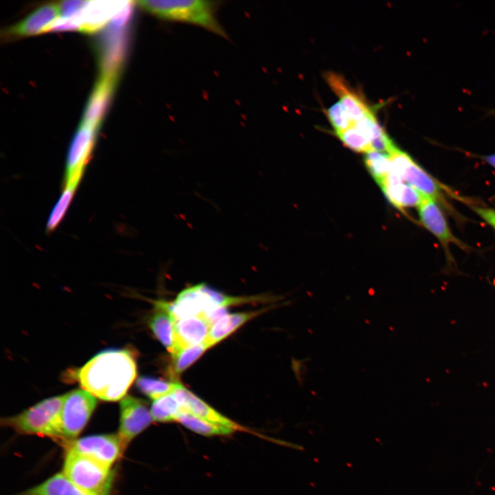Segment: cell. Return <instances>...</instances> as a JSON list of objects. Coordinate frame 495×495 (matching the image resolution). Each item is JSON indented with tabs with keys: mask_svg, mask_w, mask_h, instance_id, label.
Returning <instances> with one entry per match:
<instances>
[{
	"mask_svg": "<svg viewBox=\"0 0 495 495\" xmlns=\"http://www.w3.org/2000/svg\"><path fill=\"white\" fill-rule=\"evenodd\" d=\"M136 363L126 350L103 351L76 370L72 375L82 389L108 402L124 398L136 377Z\"/></svg>",
	"mask_w": 495,
	"mask_h": 495,
	"instance_id": "cell-1",
	"label": "cell"
},
{
	"mask_svg": "<svg viewBox=\"0 0 495 495\" xmlns=\"http://www.w3.org/2000/svg\"><path fill=\"white\" fill-rule=\"evenodd\" d=\"M63 399L64 395L45 399L19 415L2 418L1 424L20 434L64 441L61 426Z\"/></svg>",
	"mask_w": 495,
	"mask_h": 495,
	"instance_id": "cell-2",
	"label": "cell"
},
{
	"mask_svg": "<svg viewBox=\"0 0 495 495\" xmlns=\"http://www.w3.org/2000/svg\"><path fill=\"white\" fill-rule=\"evenodd\" d=\"M150 13L166 20L189 23L223 36L216 16L214 2L203 0L135 1Z\"/></svg>",
	"mask_w": 495,
	"mask_h": 495,
	"instance_id": "cell-3",
	"label": "cell"
},
{
	"mask_svg": "<svg viewBox=\"0 0 495 495\" xmlns=\"http://www.w3.org/2000/svg\"><path fill=\"white\" fill-rule=\"evenodd\" d=\"M63 473L89 495H109L113 477L111 468L90 457L67 450Z\"/></svg>",
	"mask_w": 495,
	"mask_h": 495,
	"instance_id": "cell-4",
	"label": "cell"
},
{
	"mask_svg": "<svg viewBox=\"0 0 495 495\" xmlns=\"http://www.w3.org/2000/svg\"><path fill=\"white\" fill-rule=\"evenodd\" d=\"M96 397L84 389L64 395L61 426L64 441H73L82 430L96 406Z\"/></svg>",
	"mask_w": 495,
	"mask_h": 495,
	"instance_id": "cell-5",
	"label": "cell"
},
{
	"mask_svg": "<svg viewBox=\"0 0 495 495\" xmlns=\"http://www.w3.org/2000/svg\"><path fill=\"white\" fill-rule=\"evenodd\" d=\"M219 292L205 283H199L182 290L168 309L176 320L209 313L218 307Z\"/></svg>",
	"mask_w": 495,
	"mask_h": 495,
	"instance_id": "cell-6",
	"label": "cell"
},
{
	"mask_svg": "<svg viewBox=\"0 0 495 495\" xmlns=\"http://www.w3.org/2000/svg\"><path fill=\"white\" fill-rule=\"evenodd\" d=\"M391 171L406 182L422 195L435 201L439 199L437 182L406 153L397 148L390 155Z\"/></svg>",
	"mask_w": 495,
	"mask_h": 495,
	"instance_id": "cell-7",
	"label": "cell"
},
{
	"mask_svg": "<svg viewBox=\"0 0 495 495\" xmlns=\"http://www.w3.org/2000/svg\"><path fill=\"white\" fill-rule=\"evenodd\" d=\"M96 131L81 125L74 135L67 155L64 184L80 182L93 151Z\"/></svg>",
	"mask_w": 495,
	"mask_h": 495,
	"instance_id": "cell-8",
	"label": "cell"
},
{
	"mask_svg": "<svg viewBox=\"0 0 495 495\" xmlns=\"http://www.w3.org/2000/svg\"><path fill=\"white\" fill-rule=\"evenodd\" d=\"M152 421L151 412L141 399L131 396L122 398L118 433L122 450Z\"/></svg>",
	"mask_w": 495,
	"mask_h": 495,
	"instance_id": "cell-9",
	"label": "cell"
},
{
	"mask_svg": "<svg viewBox=\"0 0 495 495\" xmlns=\"http://www.w3.org/2000/svg\"><path fill=\"white\" fill-rule=\"evenodd\" d=\"M66 446L67 450L90 457L109 468L123 452L118 434L87 436L67 441Z\"/></svg>",
	"mask_w": 495,
	"mask_h": 495,
	"instance_id": "cell-10",
	"label": "cell"
},
{
	"mask_svg": "<svg viewBox=\"0 0 495 495\" xmlns=\"http://www.w3.org/2000/svg\"><path fill=\"white\" fill-rule=\"evenodd\" d=\"M324 79L355 123L366 116L375 115L363 96L353 89L340 74L328 72L324 74Z\"/></svg>",
	"mask_w": 495,
	"mask_h": 495,
	"instance_id": "cell-11",
	"label": "cell"
},
{
	"mask_svg": "<svg viewBox=\"0 0 495 495\" xmlns=\"http://www.w3.org/2000/svg\"><path fill=\"white\" fill-rule=\"evenodd\" d=\"M212 324L205 315L182 318L175 321V350L172 356L182 349L204 342Z\"/></svg>",
	"mask_w": 495,
	"mask_h": 495,
	"instance_id": "cell-12",
	"label": "cell"
},
{
	"mask_svg": "<svg viewBox=\"0 0 495 495\" xmlns=\"http://www.w3.org/2000/svg\"><path fill=\"white\" fill-rule=\"evenodd\" d=\"M117 77L101 75L88 100L82 125L97 129L109 104Z\"/></svg>",
	"mask_w": 495,
	"mask_h": 495,
	"instance_id": "cell-13",
	"label": "cell"
},
{
	"mask_svg": "<svg viewBox=\"0 0 495 495\" xmlns=\"http://www.w3.org/2000/svg\"><path fill=\"white\" fill-rule=\"evenodd\" d=\"M129 1H89L78 18L81 23L80 31L92 33L102 28Z\"/></svg>",
	"mask_w": 495,
	"mask_h": 495,
	"instance_id": "cell-14",
	"label": "cell"
},
{
	"mask_svg": "<svg viewBox=\"0 0 495 495\" xmlns=\"http://www.w3.org/2000/svg\"><path fill=\"white\" fill-rule=\"evenodd\" d=\"M60 17L58 4L50 3L43 6L19 23L8 30V34L14 36H24L47 32L49 28Z\"/></svg>",
	"mask_w": 495,
	"mask_h": 495,
	"instance_id": "cell-15",
	"label": "cell"
},
{
	"mask_svg": "<svg viewBox=\"0 0 495 495\" xmlns=\"http://www.w3.org/2000/svg\"><path fill=\"white\" fill-rule=\"evenodd\" d=\"M174 393L182 408L188 412L212 423L228 427L235 431L241 428L239 424L215 410L186 388L181 383L179 384Z\"/></svg>",
	"mask_w": 495,
	"mask_h": 495,
	"instance_id": "cell-16",
	"label": "cell"
},
{
	"mask_svg": "<svg viewBox=\"0 0 495 495\" xmlns=\"http://www.w3.org/2000/svg\"><path fill=\"white\" fill-rule=\"evenodd\" d=\"M419 208V215L423 225L445 245L450 243L459 244L452 234L446 220L435 200L424 196Z\"/></svg>",
	"mask_w": 495,
	"mask_h": 495,
	"instance_id": "cell-17",
	"label": "cell"
},
{
	"mask_svg": "<svg viewBox=\"0 0 495 495\" xmlns=\"http://www.w3.org/2000/svg\"><path fill=\"white\" fill-rule=\"evenodd\" d=\"M387 199L398 209L418 207L424 195L390 172L380 185Z\"/></svg>",
	"mask_w": 495,
	"mask_h": 495,
	"instance_id": "cell-18",
	"label": "cell"
},
{
	"mask_svg": "<svg viewBox=\"0 0 495 495\" xmlns=\"http://www.w3.org/2000/svg\"><path fill=\"white\" fill-rule=\"evenodd\" d=\"M155 311L149 320V327L155 337L171 353L175 350L176 320L168 309V303L157 302Z\"/></svg>",
	"mask_w": 495,
	"mask_h": 495,
	"instance_id": "cell-19",
	"label": "cell"
},
{
	"mask_svg": "<svg viewBox=\"0 0 495 495\" xmlns=\"http://www.w3.org/2000/svg\"><path fill=\"white\" fill-rule=\"evenodd\" d=\"M122 28L111 25L101 58L102 75L118 76L124 52V36Z\"/></svg>",
	"mask_w": 495,
	"mask_h": 495,
	"instance_id": "cell-20",
	"label": "cell"
},
{
	"mask_svg": "<svg viewBox=\"0 0 495 495\" xmlns=\"http://www.w3.org/2000/svg\"><path fill=\"white\" fill-rule=\"evenodd\" d=\"M264 311H265V309L224 315L212 326L206 342L212 347L228 337L247 321Z\"/></svg>",
	"mask_w": 495,
	"mask_h": 495,
	"instance_id": "cell-21",
	"label": "cell"
},
{
	"mask_svg": "<svg viewBox=\"0 0 495 495\" xmlns=\"http://www.w3.org/2000/svg\"><path fill=\"white\" fill-rule=\"evenodd\" d=\"M15 495H89L79 489L63 473H58L43 483Z\"/></svg>",
	"mask_w": 495,
	"mask_h": 495,
	"instance_id": "cell-22",
	"label": "cell"
},
{
	"mask_svg": "<svg viewBox=\"0 0 495 495\" xmlns=\"http://www.w3.org/2000/svg\"><path fill=\"white\" fill-rule=\"evenodd\" d=\"M176 421L188 429L204 436H225L235 432L232 428L200 418L184 409L178 415Z\"/></svg>",
	"mask_w": 495,
	"mask_h": 495,
	"instance_id": "cell-23",
	"label": "cell"
},
{
	"mask_svg": "<svg viewBox=\"0 0 495 495\" xmlns=\"http://www.w3.org/2000/svg\"><path fill=\"white\" fill-rule=\"evenodd\" d=\"M182 410L180 402L173 393L153 400L150 412L153 421L170 422L176 421Z\"/></svg>",
	"mask_w": 495,
	"mask_h": 495,
	"instance_id": "cell-24",
	"label": "cell"
},
{
	"mask_svg": "<svg viewBox=\"0 0 495 495\" xmlns=\"http://www.w3.org/2000/svg\"><path fill=\"white\" fill-rule=\"evenodd\" d=\"M80 183L64 184L61 195L52 208L46 224V231L52 232L59 225L67 212Z\"/></svg>",
	"mask_w": 495,
	"mask_h": 495,
	"instance_id": "cell-25",
	"label": "cell"
},
{
	"mask_svg": "<svg viewBox=\"0 0 495 495\" xmlns=\"http://www.w3.org/2000/svg\"><path fill=\"white\" fill-rule=\"evenodd\" d=\"M364 164L379 186L392 169L390 156L375 151H371L365 153Z\"/></svg>",
	"mask_w": 495,
	"mask_h": 495,
	"instance_id": "cell-26",
	"label": "cell"
},
{
	"mask_svg": "<svg viewBox=\"0 0 495 495\" xmlns=\"http://www.w3.org/2000/svg\"><path fill=\"white\" fill-rule=\"evenodd\" d=\"M178 382H166L149 377H140L137 380L138 389L153 400L173 393L179 386Z\"/></svg>",
	"mask_w": 495,
	"mask_h": 495,
	"instance_id": "cell-27",
	"label": "cell"
},
{
	"mask_svg": "<svg viewBox=\"0 0 495 495\" xmlns=\"http://www.w3.org/2000/svg\"><path fill=\"white\" fill-rule=\"evenodd\" d=\"M210 347L205 341L200 344L182 349L173 355L172 370L173 373L175 375L182 373Z\"/></svg>",
	"mask_w": 495,
	"mask_h": 495,
	"instance_id": "cell-28",
	"label": "cell"
},
{
	"mask_svg": "<svg viewBox=\"0 0 495 495\" xmlns=\"http://www.w3.org/2000/svg\"><path fill=\"white\" fill-rule=\"evenodd\" d=\"M336 134L346 147L354 151L366 153L372 151L370 142L355 126V124L351 128Z\"/></svg>",
	"mask_w": 495,
	"mask_h": 495,
	"instance_id": "cell-29",
	"label": "cell"
},
{
	"mask_svg": "<svg viewBox=\"0 0 495 495\" xmlns=\"http://www.w3.org/2000/svg\"><path fill=\"white\" fill-rule=\"evenodd\" d=\"M326 113L336 133L342 132L355 124L340 102L331 105Z\"/></svg>",
	"mask_w": 495,
	"mask_h": 495,
	"instance_id": "cell-30",
	"label": "cell"
},
{
	"mask_svg": "<svg viewBox=\"0 0 495 495\" xmlns=\"http://www.w3.org/2000/svg\"><path fill=\"white\" fill-rule=\"evenodd\" d=\"M89 1H65L58 4L60 18H73L78 16Z\"/></svg>",
	"mask_w": 495,
	"mask_h": 495,
	"instance_id": "cell-31",
	"label": "cell"
},
{
	"mask_svg": "<svg viewBox=\"0 0 495 495\" xmlns=\"http://www.w3.org/2000/svg\"><path fill=\"white\" fill-rule=\"evenodd\" d=\"M81 23L78 16L73 18H60L59 17L49 28L47 32H61L68 30H79L80 31Z\"/></svg>",
	"mask_w": 495,
	"mask_h": 495,
	"instance_id": "cell-32",
	"label": "cell"
},
{
	"mask_svg": "<svg viewBox=\"0 0 495 495\" xmlns=\"http://www.w3.org/2000/svg\"><path fill=\"white\" fill-rule=\"evenodd\" d=\"M475 212L495 229V210L487 208L474 207Z\"/></svg>",
	"mask_w": 495,
	"mask_h": 495,
	"instance_id": "cell-33",
	"label": "cell"
},
{
	"mask_svg": "<svg viewBox=\"0 0 495 495\" xmlns=\"http://www.w3.org/2000/svg\"><path fill=\"white\" fill-rule=\"evenodd\" d=\"M482 158L489 164L495 168V154L483 156Z\"/></svg>",
	"mask_w": 495,
	"mask_h": 495,
	"instance_id": "cell-34",
	"label": "cell"
},
{
	"mask_svg": "<svg viewBox=\"0 0 495 495\" xmlns=\"http://www.w3.org/2000/svg\"><path fill=\"white\" fill-rule=\"evenodd\" d=\"M489 113H490V114H492V115H495V111H491V112Z\"/></svg>",
	"mask_w": 495,
	"mask_h": 495,
	"instance_id": "cell-35",
	"label": "cell"
}]
</instances>
